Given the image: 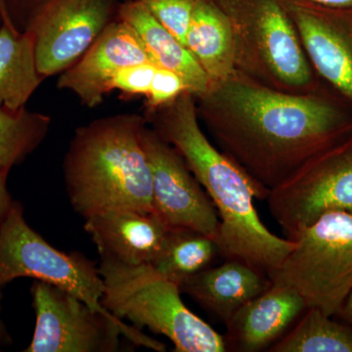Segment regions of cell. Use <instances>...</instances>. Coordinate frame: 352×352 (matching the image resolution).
<instances>
[{
    "mask_svg": "<svg viewBox=\"0 0 352 352\" xmlns=\"http://www.w3.org/2000/svg\"><path fill=\"white\" fill-rule=\"evenodd\" d=\"M196 103L215 145L251 178L261 200L310 159L352 134L351 107L340 97L321 89L281 91L237 71L210 85Z\"/></svg>",
    "mask_w": 352,
    "mask_h": 352,
    "instance_id": "6da1fadb",
    "label": "cell"
},
{
    "mask_svg": "<svg viewBox=\"0 0 352 352\" xmlns=\"http://www.w3.org/2000/svg\"><path fill=\"white\" fill-rule=\"evenodd\" d=\"M147 124L177 150L214 203L220 227L219 254L239 259L268 275L281 265L295 242L275 235L256 212L258 187L228 155L212 143L201 126L195 95L179 97L144 113Z\"/></svg>",
    "mask_w": 352,
    "mask_h": 352,
    "instance_id": "7a4b0ae2",
    "label": "cell"
},
{
    "mask_svg": "<svg viewBox=\"0 0 352 352\" xmlns=\"http://www.w3.org/2000/svg\"><path fill=\"white\" fill-rule=\"evenodd\" d=\"M144 116L118 113L78 126L63 160L66 193L87 219L105 210L154 212L152 173L141 141Z\"/></svg>",
    "mask_w": 352,
    "mask_h": 352,
    "instance_id": "3957f363",
    "label": "cell"
},
{
    "mask_svg": "<svg viewBox=\"0 0 352 352\" xmlns=\"http://www.w3.org/2000/svg\"><path fill=\"white\" fill-rule=\"evenodd\" d=\"M98 267L105 287L102 305L113 316L164 336L176 352L228 351L223 336L185 305L180 287L150 264L101 261Z\"/></svg>",
    "mask_w": 352,
    "mask_h": 352,
    "instance_id": "277c9868",
    "label": "cell"
},
{
    "mask_svg": "<svg viewBox=\"0 0 352 352\" xmlns=\"http://www.w3.org/2000/svg\"><path fill=\"white\" fill-rule=\"evenodd\" d=\"M214 1L230 23L235 71L281 91L320 89L282 0Z\"/></svg>",
    "mask_w": 352,
    "mask_h": 352,
    "instance_id": "5b68a950",
    "label": "cell"
},
{
    "mask_svg": "<svg viewBox=\"0 0 352 352\" xmlns=\"http://www.w3.org/2000/svg\"><path fill=\"white\" fill-rule=\"evenodd\" d=\"M271 282L296 289L307 308L337 315L352 289V214L329 212L298 232Z\"/></svg>",
    "mask_w": 352,
    "mask_h": 352,
    "instance_id": "8992f818",
    "label": "cell"
},
{
    "mask_svg": "<svg viewBox=\"0 0 352 352\" xmlns=\"http://www.w3.org/2000/svg\"><path fill=\"white\" fill-rule=\"evenodd\" d=\"M36 327L24 352H116L120 337L157 352L166 344L104 314L64 289L34 280L31 287Z\"/></svg>",
    "mask_w": 352,
    "mask_h": 352,
    "instance_id": "52a82bcc",
    "label": "cell"
},
{
    "mask_svg": "<svg viewBox=\"0 0 352 352\" xmlns=\"http://www.w3.org/2000/svg\"><path fill=\"white\" fill-rule=\"evenodd\" d=\"M19 278L53 285L111 314L102 305L105 287L96 264L80 252L68 254L50 245L29 226L24 208L14 201L0 229V289Z\"/></svg>",
    "mask_w": 352,
    "mask_h": 352,
    "instance_id": "ba28073f",
    "label": "cell"
},
{
    "mask_svg": "<svg viewBox=\"0 0 352 352\" xmlns=\"http://www.w3.org/2000/svg\"><path fill=\"white\" fill-rule=\"evenodd\" d=\"M265 200L289 240L329 212L352 214V134L310 159Z\"/></svg>",
    "mask_w": 352,
    "mask_h": 352,
    "instance_id": "9c48e42d",
    "label": "cell"
},
{
    "mask_svg": "<svg viewBox=\"0 0 352 352\" xmlns=\"http://www.w3.org/2000/svg\"><path fill=\"white\" fill-rule=\"evenodd\" d=\"M118 0H39L23 31L34 41L36 66L44 80L80 59L117 18Z\"/></svg>",
    "mask_w": 352,
    "mask_h": 352,
    "instance_id": "30bf717a",
    "label": "cell"
},
{
    "mask_svg": "<svg viewBox=\"0 0 352 352\" xmlns=\"http://www.w3.org/2000/svg\"><path fill=\"white\" fill-rule=\"evenodd\" d=\"M141 141L151 168L155 214L168 227L193 229L217 242V208L182 155L148 124Z\"/></svg>",
    "mask_w": 352,
    "mask_h": 352,
    "instance_id": "8fae6325",
    "label": "cell"
},
{
    "mask_svg": "<svg viewBox=\"0 0 352 352\" xmlns=\"http://www.w3.org/2000/svg\"><path fill=\"white\" fill-rule=\"evenodd\" d=\"M282 3L314 73L352 108V9Z\"/></svg>",
    "mask_w": 352,
    "mask_h": 352,
    "instance_id": "7c38bea8",
    "label": "cell"
},
{
    "mask_svg": "<svg viewBox=\"0 0 352 352\" xmlns=\"http://www.w3.org/2000/svg\"><path fill=\"white\" fill-rule=\"evenodd\" d=\"M147 62L151 60L138 34L116 18L82 56L60 74L57 87L75 94L85 107L96 108L112 92L120 69Z\"/></svg>",
    "mask_w": 352,
    "mask_h": 352,
    "instance_id": "4fadbf2b",
    "label": "cell"
},
{
    "mask_svg": "<svg viewBox=\"0 0 352 352\" xmlns=\"http://www.w3.org/2000/svg\"><path fill=\"white\" fill-rule=\"evenodd\" d=\"M83 227L101 261L132 266L153 263L168 229L155 212L129 208L101 210L85 219Z\"/></svg>",
    "mask_w": 352,
    "mask_h": 352,
    "instance_id": "5bb4252c",
    "label": "cell"
},
{
    "mask_svg": "<svg viewBox=\"0 0 352 352\" xmlns=\"http://www.w3.org/2000/svg\"><path fill=\"white\" fill-rule=\"evenodd\" d=\"M307 309V303L296 289L272 283L227 322V349L261 351L280 339Z\"/></svg>",
    "mask_w": 352,
    "mask_h": 352,
    "instance_id": "9a60e30c",
    "label": "cell"
},
{
    "mask_svg": "<svg viewBox=\"0 0 352 352\" xmlns=\"http://www.w3.org/2000/svg\"><path fill=\"white\" fill-rule=\"evenodd\" d=\"M272 284L263 271L239 259L208 267L180 287L197 303L227 323L245 303Z\"/></svg>",
    "mask_w": 352,
    "mask_h": 352,
    "instance_id": "2e32d148",
    "label": "cell"
},
{
    "mask_svg": "<svg viewBox=\"0 0 352 352\" xmlns=\"http://www.w3.org/2000/svg\"><path fill=\"white\" fill-rule=\"evenodd\" d=\"M117 19L126 23L142 41L150 60L157 68L170 69L182 78L187 91L195 97L205 94L210 82L200 65L180 43L138 0L120 2Z\"/></svg>",
    "mask_w": 352,
    "mask_h": 352,
    "instance_id": "e0dca14e",
    "label": "cell"
},
{
    "mask_svg": "<svg viewBox=\"0 0 352 352\" xmlns=\"http://www.w3.org/2000/svg\"><path fill=\"white\" fill-rule=\"evenodd\" d=\"M185 46L205 72L210 85L235 71L230 23L214 0H196Z\"/></svg>",
    "mask_w": 352,
    "mask_h": 352,
    "instance_id": "ac0fdd59",
    "label": "cell"
},
{
    "mask_svg": "<svg viewBox=\"0 0 352 352\" xmlns=\"http://www.w3.org/2000/svg\"><path fill=\"white\" fill-rule=\"evenodd\" d=\"M43 80L32 34L0 24V108L25 107Z\"/></svg>",
    "mask_w": 352,
    "mask_h": 352,
    "instance_id": "d6986e66",
    "label": "cell"
},
{
    "mask_svg": "<svg viewBox=\"0 0 352 352\" xmlns=\"http://www.w3.org/2000/svg\"><path fill=\"white\" fill-rule=\"evenodd\" d=\"M219 254L217 241L205 234L168 227L161 249L150 264L160 274L182 287L189 278L210 267Z\"/></svg>",
    "mask_w": 352,
    "mask_h": 352,
    "instance_id": "ffe728a7",
    "label": "cell"
},
{
    "mask_svg": "<svg viewBox=\"0 0 352 352\" xmlns=\"http://www.w3.org/2000/svg\"><path fill=\"white\" fill-rule=\"evenodd\" d=\"M52 120L27 108H0V171L10 170L36 151L47 138Z\"/></svg>",
    "mask_w": 352,
    "mask_h": 352,
    "instance_id": "44dd1931",
    "label": "cell"
},
{
    "mask_svg": "<svg viewBox=\"0 0 352 352\" xmlns=\"http://www.w3.org/2000/svg\"><path fill=\"white\" fill-rule=\"evenodd\" d=\"M272 352H352V328L332 320L318 308L309 307Z\"/></svg>",
    "mask_w": 352,
    "mask_h": 352,
    "instance_id": "7402d4cb",
    "label": "cell"
},
{
    "mask_svg": "<svg viewBox=\"0 0 352 352\" xmlns=\"http://www.w3.org/2000/svg\"><path fill=\"white\" fill-rule=\"evenodd\" d=\"M171 34L185 45L196 0H138Z\"/></svg>",
    "mask_w": 352,
    "mask_h": 352,
    "instance_id": "603a6c76",
    "label": "cell"
},
{
    "mask_svg": "<svg viewBox=\"0 0 352 352\" xmlns=\"http://www.w3.org/2000/svg\"><path fill=\"white\" fill-rule=\"evenodd\" d=\"M187 91L186 85L177 74L170 69L157 68L146 96L145 113L163 107Z\"/></svg>",
    "mask_w": 352,
    "mask_h": 352,
    "instance_id": "cb8c5ba5",
    "label": "cell"
},
{
    "mask_svg": "<svg viewBox=\"0 0 352 352\" xmlns=\"http://www.w3.org/2000/svg\"><path fill=\"white\" fill-rule=\"evenodd\" d=\"M157 69L151 62L122 68L113 78L112 91L120 90L129 96H147Z\"/></svg>",
    "mask_w": 352,
    "mask_h": 352,
    "instance_id": "d4e9b609",
    "label": "cell"
},
{
    "mask_svg": "<svg viewBox=\"0 0 352 352\" xmlns=\"http://www.w3.org/2000/svg\"><path fill=\"white\" fill-rule=\"evenodd\" d=\"M39 0H6L9 15L14 25L20 31H23L28 16Z\"/></svg>",
    "mask_w": 352,
    "mask_h": 352,
    "instance_id": "484cf974",
    "label": "cell"
},
{
    "mask_svg": "<svg viewBox=\"0 0 352 352\" xmlns=\"http://www.w3.org/2000/svg\"><path fill=\"white\" fill-rule=\"evenodd\" d=\"M9 171H0V229L6 220L9 210L12 207L13 199L9 192L7 182H8Z\"/></svg>",
    "mask_w": 352,
    "mask_h": 352,
    "instance_id": "4316f807",
    "label": "cell"
},
{
    "mask_svg": "<svg viewBox=\"0 0 352 352\" xmlns=\"http://www.w3.org/2000/svg\"><path fill=\"white\" fill-rule=\"evenodd\" d=\"M310 6L332 9H352V0H293Z\"/></svg>",
    "mask_w": 352,
    "mask_h": 352,
    "instance_id": "83f0119b",
    "label": "cell"
},
{
    "mask_svg": "<svg viewBox=\"0 0 352 352\" xmlns=\"http://www.w3.org/2000/svg\"><path fill=\"white\" fill-rule=\"evenodd\" d=\"M2 289H0V351L12 344L13 340L6 327V322L2 318Z\"/></svg>",
    "mask_w": 352,
    "mask_h": 352,
    "instance_id": "f1b7e54d",
    "label": "cell"
},
{
    "mask_svg": "<svg viewBox=\"0 0 352 352\" xmlns=\"http://www.w3.org/2000/svg\"><path fill=\"white\" fill-rule=\"evenodd\" d=\"M337 315H340L342 319L346 322L347 325L352 328V289Z\"/></svg>",
    "mask_w": 352,
    "mask_h": 352,
    "instance_id": "f546056e",
    "label": "cell"
},
{
    "mask_svg": "<svg viewBox=\"0 0 352 352\" xmlns=\"http://www.w3.org/2000/svg\"><path fill=\"white\" fill-rule=\"evenodd\" d=\"M0 19H1V24L7 25L10 29L18 30L15 25H14L10 15H9L6 0H0ZM18 31H20V30H18Z\"/></svg>",
    "mask_w": 352,
    "mask_h": 352,
    "instance_id": "4dcf8cb0",
    "label": "cell"
},
{
    "mask_svg": "<svg viewBox=\"0 0 352 352\" xmlns=\"http://www.w3.org/2000/svg\"><path fill=\"white\" fill-rule=\"evenodd\" d=\"M0 23H1V19H0Z\"/></svg>",
    "mask_w": 352,
    "mask_h": 352,
    "instance_id": "1f68e13d",
    "label": "cell"
}]
</instances>
